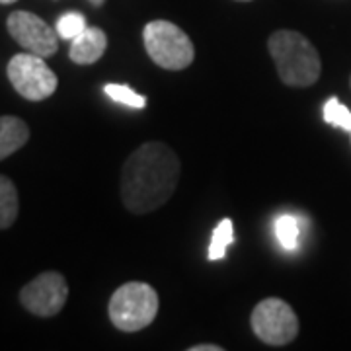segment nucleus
Segmentation results:
<instances>
[{"mask_svg":"<svg viewBox=\"0 0 351 351\" xmlns=\"http://www.w3.org/2000/svg\"><path fill=\"white\" fill-rule=\"evenodd\" d=\"M350 84H351V78H350Z\"/></svg>","mask_w":351,"mask_h":351,"instance_id":"412c9836","label":"nucleus"},{"mask_svg":"<svg viewBox=\"0 0 351 351\" xmlns=\"http://www.w3.org/2000/svg\"><path fill=\"white\" fill-rule=\"evenodd\" d=\"M104 92L117 104H123L129 108H135V110H143L147 106V98L143 94H137L135 90L127 84H106Z\"/></svg>","mask_w":351,"mask_h":351,"instance_id":"4468645a","label":"nucleus"},{"mask_svg":"<svg viewBox=\"0 0 351 351\" xmlns=\"http://www.w3.org/2000/svg\"><path fill=\"white\" fill-rule=\"evenodd\" d=\"M69 297V285L59 271H45L32 279L20 291V302L27 313L51 318L63 311Z\"/></svg>","mask_w":351,"mask_h":351,"instance_id":"0eeeda50","label":"nucleus"},{"mask_svg":"<svg viewBox=\"0 0 351 351\" xmlns=\"http://www.w3.org/2000/svg\"><path fill=\"white\" fill-rule=\"evenodd\" d=\"M350 135H351V133H350Z\"/></svg>","mask_w":351,"mask_h":351,"instance_id":"4be33fe9","label":"nucleus"},{"mask_svg":"<svg viewBox=\"0 0 351 351\" xmlns=\"http://www.w3.org/2000/svg\"><path fill=\"white\" fill-rule=\"evenodd\" d=\"M86 18L80 12H66L57 20V34L61 39H69L73 41L76 36H80L86 29Z\"/></svg>","mask_w":351,"mask_h":351,"instance_id":"2eb2a0df","label":"nucleus"},{"mask_svg":"<svg viewBox=\"0 0 351 351\" xmlns=\"http://www.w3.org/2000/svg\"><path fill=\"white\" fill-rule=\"evenodd\" d=\"M6 27L12 39L24 47L27 53L39 55L47 59L59 49V34L57 29H51L47 22H43L39 16L25 10H16L8 16Z\"/></svg>","mask_w":351,"mask_h":351,"instance_id":"6e6552de","label":"nucleus"},{"mask_svg":"<svg viewBox=\"0 0 351 351\" xmlns=\"http://www.w3.org/2000/svg\"><path fill=\"white\" fill-rule=\"evenodd\" d=\"M276 237L285 250H297L299 237H301L299 221L295 217H291V215L279 217L276 221Z\"/></svg>","mask_w":351,"mask_h":351,"instance_id":"ddd939ff","label":"nucleus"},{"mask_svg":"<svg viewBox=\"0 0 351 351\" xmlns=\"http://www.w3.org/2000/svg\"><path fill=\"white\" fill-rule=\"evenodd\" d=\"M6 75L14 90L29 101L47 100L59 86V78L45 59L27 51L14 55L6 66Z\"/></svg>","mask_w":351,"mask_h":351,"instance_id":"39448f33","label":"nucleus"},{"mask_svg":"<svg viewBox=\"0 0 351 351\" xmlns=\"http://www.w3.org/2000/svg\"><path fill=\"white\" fill-rule=\"evenodd\" d=\"M324 121L351 133V112L343 104H339L338 98H330L324 104Z\"/></svg>","mask_w":351,"mask_h":351,"instance_id":"dca6fc26","label":"nucleus"},{"mask_svg":"<svg viewBox=\"0 0 351 351\" xmlns=\"http://www.w3.org/2000/svg\"><path fill=\"white\" fill-rule=\"evenodd\" d=\"M27 141H29V127L25 125L24 119L14 115L0 117V160L20 151Z\"/></svg>","mask_w":351,"mask_h":351,"instance_id":"9d476101","label":"nucleus"},{"mask_svg":"<svg viewBox=\"0 0 351 351\" xmlns=\"http://www.w3.org/2000/svg\"><path fill=\"white\" fill-rule=\"evenodd\" d=\"M158 293L149 283L129 281L117 289L110 299V320L121 332H138L154 322L158 314Z\"/></svg>","mask_w":351,"mask_h":351,"instance_id":"7ed1b4c3","label":"nucleus"},{"mask_svg":"<svg viewBox=\"0 0 351 351\" xmlns=\"http://www.w3.org/2000/svg\"><path fill=\"white\" fill-rule=\"evenodd\" d=\"M108 49V36L101 27H86L71 43L69 57L76 64H94Z\"/></svg>","mask_w":351,"mask_h":351,"instance_id":"1a4fd4ad","label":"nucleus"},{"mask_svg":"<svg viewBox=\"0 0 351 351\" xmlns=\"http://www.w3.org/2000/svg\"><path fill=\"white\" fill-rule=\"evenodd\" d=\"M180 170V158L168 145L156 141L141 145L121 170V201L127 211L147 215L168 203Z\"/></svg>","mask_w":351,"mask_h":351,"instance_id":"f257e3e1","label":"nucleus"},{"mask_svg":"<svg viewBox=\"0 0 351 351\" xmlns=\"http://www.w3.org/2000/svg\"><path fill=\"white\" fill-rule=\"evenodd\" d=\"M191 351H223V348L215 343H201V346H193Z\"/></svg>","mask_w":351,"mask_h":351,"instance_id":"f3484780","label":"nucleus"},{"mask_svg":"<svg viewBox=\"0 0 351 351\" xmlns=\"http://www.w3.org/2000/svg\"><path fill=\"white\" fill-rule=\"evenodd\" d=\"M237 2H250V0H237Z\"/></svg>","mask_w":351,"mask_h":351,"instance_id":"aec40b11","label":"nucleus"},{"mask_svg":"<svg viewBox=\"0 0 351 351\" xmlns=\"http://www.w3.org/2000/svg\"><path fill=\"white\" fill-rule=\"evenodd\" d=\"M234 242V226L230 219H223L217 228L213 230V237L209 242V250H207V258L211 262L223 260L226 256V248Z\"/></svg>","mask_w":351,"mask_h":351,"instance_id":"f8f14e48","label":"nucleus"},{"mask_svg":"<svg viewBox=\"0 0 351 351\" xmlns=\"http://www.w3.org/2000/svg\"><path fill=\"white\" fill-rule=\"evenodd\" d=\"M16 0H0V4H12Z\"/></svg>","mask_w":351,"mask_h":351,"instance_id":"6ab92c4d","label":"nucleus"},{"mask_svg":"<svg viewBox=\"0 0 351 351\" xmlns=\"http://www.w3.org/2000/svg\"><path fill=\"white\" fill-rule=\"evenodd\" d=\"M147 53L160 69L184 71L195 59V49L189 36L168 20H152L143 29Z\"/></svg>","mask_w":351,"mask_h":351,"instance_id":"20e7f679","label":"nucleus"},{"mask_svg":"<svg viewBox=\"0 0 351 351\" xmlns=\"http://www.w3.org/2000/svg\"><path fill=\"white\" fill-rule=\"evenodd\" d=\"M20 213L18 189L6 176H0V228H10Z\"/></svg>","mask_w":351,"mask_h":351,"instance_id":"9b49d317","label":"nucleus"},{"mask_svg":"<svg viewBox=\"0 0 351 351\" xmlns=\"http://www.w3.org/2000/svg\"><path fill=\"white\" fill-rule=\"evenodd\" d=\"M250 324L254 334L269 346L291 343L299 334V318L293 306L277 297L263 299L256 304L252 311Z\"/></svg>","mask_w":351,"mask_h":351,"instance_id":"423d86ee","label":"nucleus"},{"mask_svg":"<svg viewBox=\"0 0 351 351\" xmlns=\"http://www.w3.org/2000/svg\"><path fill=\"white\" fill-rule=\"evenodd\" d=\"M267 51L274 59L283 84L295 88L313 86L320 78V55L302 34L295 29H277L267 39Z\"/></svg>","mask_w":351,"mask_h":351,"instance_id":"f03ea898","label":"nucleus"},{"mask_svg":"<svg viewBox=\"0 0 351 351\" xmlns=\"http://www.w3.org/2000/svg\"><path fill=\"white\" fill-rule=\"evenodd\" d=\"M90 2H92L94 6H101V4H104V0H90Z\"/></svg>","mask_w":351,"mask_h":351,"instance_id":"a211bd4d","label":"nucleus"}]
</instances>
